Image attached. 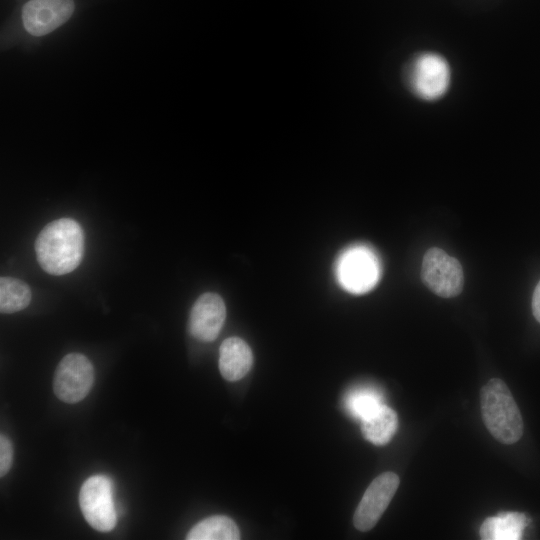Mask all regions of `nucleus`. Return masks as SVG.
Returning <instances> with one entry per match:
<instances>
[{"label":"nucleus","mask_w":540,"mask_h":540,"mask_svg":"<svg viewBox=\"0 0 540 540\" xmlns=\"http://www.w3.org/2000/svg\"><path fill=\"white\" fill-rule=\"evenodd\" d=\"M253 354L248 344L238 337L225 339L219 350V370L227 381L243 378L251 369Z\"/></svg>","instance_id":"nucleus-11"},{"label":"nucleus","mask_w":540,"mask_h":540,"mask_svg":"<svg viewBox=\"0 0 540 540\" xmlns=\"http://www.w3.org/2000/svg\"><path fill=\"white\" fill-rule=\"evenodd\" d=\"M482 418L491 435L503 444L516 443L523 434L519 408L506 383L490 379L480 390Z\"/></svg>","instance_id":"nucleus-2"},{"label":"nucleus","mask_w":540,"mask_h":540,"mask_svg":"<svg viewBox=\"0 0 540 540\" xmlns=\"http://www.w3.org/2000/svg\"><path fill=\"white\" fill-rule=\"evenodd\" d=\"M399 477L393 472L377 476L366 489L353 516V524L366 532L375 526L399 486Z\"/></svg>","instance_id":"nucleus-8"},{"label":"nucleus","mask_w":540,"mask_h":540,"mask_svg":"<svg viewBox=\"0 0 540 540\" xmlns=\"http://www.w3.org/2000/svg\"><path fill=\"white\" fill-rule=\"evenodd\" d=\"M31 301V290L22 280L12 277L0 279V311L14 313L26 308Z\"/></svg>","instance_id":"nucleus-16"},{"label":"nucleus","mask_w":540,"mask_h":540,"mask_svg":"<svg viewBox=\"0 0 540 540\" xmlns=\"http://www.w3.org/2000/svg\"><path fill=\"white\" fill-rule=\"evenodd\" d=\"M335 274L342 288L353 294L371 290L381 275V265L374 251L365 245H353L338 257Z\"/></svg>","instance_id":"nucleus-3"},{"label":"nucleus","mask_w":540,"mask_h":540,"mask_svg":"<svg viewBox=\"0 0 540 540\" xmlns=\"http://www.w3.org/2000/svg\"><path fill=\"white\" fill-rule=\"evenodd\" d=\"M41 268L51 275L72 272L80 264L84 253V235L78 222L61 218L47 224L35 242Z\"/></svg>","instance_id":"nucleus-1"},{"label":"nucleus","mask_w":540,"mask_h":540,"mask_svg":"<svg viewBox=\"0 0 540 540\" xmlns=\"http://www.w3.org/2000/svg\"><path fill=\"white\" fill-rule=\"evenodd\" d=\"M397 427L396 412L385 404L361 421L364 438L377 446L386 445L392 439Z\"/></svg>","instance_id":"nucleus-13"},{"label":"nucleus","mask_w":540,"mask_h":540,"mask_svg":"<svg viewBox=\"0 0 540 540\" xmlns=\"http://www.w3.org/2000/svg\"><path fill=\"white\" fill-rule=\"evenodd\" d=\"M383 402V395L373 387H357L350 390L344 398L347 412L360 422L379 409Z\"/></svg>","instance_id":"nucleus-15"},{"label":"nucleus","mask_w":540,"mask_h":540,"mask_svg":"<svg viewBox=\"0 0 540 540\" xmlns=\"http://www.w3.org/2000/svg\"><path fill=\"white\" fill-rule=\"evenodd\" d=\"M93 381L94 370L90 360L81 353H69L55 370L53 390L61 401L77 403L87 396Z\"/></svg>","instance_id":"nucleus-7"},{"label":"nucleus","mask_w":540,"mask_h":540,"mask_svg":"<svg viewBox=\"0 0 540 540\" xmlns=\"http://www.w3.org/2000/svg\"><path fill=\"white\" fill-rule=\"evenodd\" d=\"M532 312L535 319L540 323V281L535 287L532 297Z\"/></svg>","instance_id":"nucleus-18"},{"label":"nucleus","mask_w":540,"mask_h":540,"mask_svg":"<svg viewBox=\"0 0 540 540\" xmlns=\"http://www.w3.org/2000/svg\"><path fill=\"white\" fill-rule=\"evenodd\" d=\"M188 540H237L240 532L235 522L224 515H215L197 523L187 534Z\"/></svg>","instance_id":"nucleus-14"},{"label":"nucleus","mask_w":540,"mask_h":540,"mask_svg":"<svg viewBox=\"0 0 540 540\" xmlns=\"http://www.w3.org/2000/svg\"><path fill=\"white\" fill-rule=\"evenodd\" d=\"M528 524L529 519L524 513L501 512L485 519L480 527V537L483 540H518Z\"/></svg>","instance_id":"nucleus-12"},{"label":"nucleus","mask_w":540,"mask_h":540,"mask_svg":"<svg viewBox=\"0 0 540 540\" xmlns=\"http://www.w3.org/2000/svg\"><path fill=\"white\" fill-rule=\"evenodd\" d=\"M13 459V447L9 438L0 436V476L3 477L9 471Z\"/></svg>","instance_id":"nucleus-17"},{"label":"nucleus","mask_w":540,"mask_h":540,"mask_svg":"<svg viewBox=\"0 0 540 540\" xmlns=\"http://www.w3.org/2000/svg\"><path fill=\"white\" fill-rule=\"evenodd\" d=\"M79 505L89 525L101 532L111 531L116 525L113 485L104 475L88 478L79 492Z\"/></svg>","instance_id":"nucleus-4"},{"label":"nucleus","mask_w":540,"mask_h":540,"mask_svg":"<svg viewBox=\"0 0 540 540\" xmlns=\"http://www.w3.org/2000/svg\"><path fill=\"white\" fill-rule=\"evenodd\" d=\"M73 0H30L22 9L25 29L33 36L46 35L69 20Z\"/></svg>","instance_id":"nucleus-9"},{"label":"nucleus","mask_w":540,"mask_h":540,"mask_svg":"<svg viewBox=\"0 0 540 540\" xmlns=\"http://www.w3.org/2000/svg\"><path fill=\"white\" fill-rule=\"evenodd\" d=\"M406 79L416 96L424 100H435L448 89L450 68L442 56L436 53H423L408 66Z\"/></svg>","instance_id":"nucleus-5"},{"label":"nucleus","mask_w":540,"mask_h":540,"mask_svg":"<svg viewBox=\"0 0 540 540\" xmlns=\"http://www.w3.org/2000/svg\"><path fill=\"white\" fill-rule=\"evenodd\" d=\"M421 278L432 292L443 298L459 295L464 285L463 269L459 261L437 247L425 253Z\"/></svg>","instance_id":"nucleus-6"},{"label":"nucleus","mask_w":540,"mask_h":540,"mask_svg":"<svg viewBox=\"0 0 540 540\" xmlns=\"http://www.w3.org/2000/svg\"><path fill=\"white\" fill-rule=\"evenodd\" d=\"M226 318L223 299L216 293H204L194 303L188 328L190 334L204 342L217 338Z\"/></svg>","instance_id":"nucleus-10"}]
</instances>
